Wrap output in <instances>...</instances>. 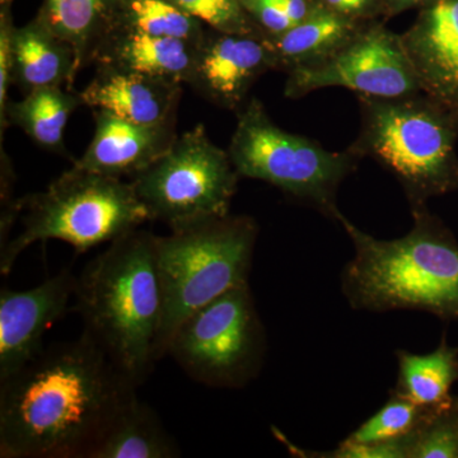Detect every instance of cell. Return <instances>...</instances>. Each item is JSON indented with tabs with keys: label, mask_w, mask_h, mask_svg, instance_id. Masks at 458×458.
Wrapping results in <instances>:
<instances>
[{
	"label": "cell",
	"mask_w": 458,
	"mask_h": 458,
	"mask_svg": "<svg viewBox=\"0 0 458 458\" xmlns=\"http://www.w3.org/2000/svg\"><path fill=\"white\" fill-rule=\"evenodd\" d=\"M137 388L84 334L45 346L0 381V457L89 458Z\"/></svg>",
	"instance_id": "obj_1"
},
{
	"label": "cell",
	"mask_w": 458,
	"mask_h": 458,
	"mask_svg": "<svg viewBox=\"0 0 458 458\" xmlns=\"http://www.w3.org/2000/svg\"><path fill=\"white\" fill-rule=\"evenodd\" d=\"M155 234L134 229L86 265L75 283L84 335L140 387L152 373L164 313Z\"/></svg>",
	"instance_id": "obj_2"
},
{
	"label": "cell",
	"mask_w": 458,
	"mask_h": 458,
	"mask_svg": "<svg viewBox=\"0 0 458 458\" xmlns=\"http://www.w3.org/2000/svg\"><path fill=\"white\" fill-rule=\"evenodd\" d=\"M412 213L411 231L388 241L340 218L354 246L342 271V293L357 311L412 310L458 319L457 240L426 205Z\"/></svg>",
	"instance_id": "obj_3"
},
{
	"label": "cell",
	"mask_w": 458,
	"mask_h": 458,
	"mask_svg": "<svg viewBox=\"0 0 458 458\" xmlns=\"http://www.w3.org/2000/svg\"><path fill=\"white\" fill-rule=\"evenodd\" d=\"M258 234L254 219L228 214L157 236L164 293L157 360L167 355L172 336L192 313L249 283Z\"/></svg>",
	"instance_id": "obj_4"
},
{
	"label": "cell",
	"mask_w": 458,
	"mask_h": 458,
	"mask_svg": "<svg viewBox=\"0 0 458 458\" xmlns=\"http://www.w3.org/2000/svg\"><path fill=\"white\" fill-rule=\"evenodd\" d=\"M20 204L23 228L0 251L2 276L11 273L18 256L32 243L64 241L84 254L150 221L131 182L75 165Z\"/></svg>",
	"instance_id": "obj_5"
},
{
	"label": "cell",
	"mask_w": 458,
	"mask_h": 458,
	"mask_svg": "<svg viewBox=\"0 0 458 458\" xmlns=\"http://www.w3.org/2000/svg\"><path fill=\"white\" fill-rule=\"evenodd\" d=\"M363 98L361 149L396 177L412 209L458 189V114L429 96Z\"/></svg>",
	"instance_id": "obj_6"
},
{
	"label": "cell",
	"mask_w": 458,
	"mask_h": 458,
	"mask_svg": "<svg viewBox=\"0 0 458 458\" xmlns=\"http://www.w3.org/2000/svg\"><path fill=\"white\" fill-rule=\"evenodd\" d=\"M228 155L237 174L276 186L289 197L340 221L336 192L355 167L352 155L328 152L271 122L258 99L238 119Z\"/></svg>",
	"instance_id": "obj_7"
},
{
	"label": "cell",
	"mask_w": 458,
	"mask_h": 458,
	"mask_svg": "<svg viewBox=\"0 0 458 458\" xmlns=\"http://www.w3.org/2000/svg\"><path fill=\"white\" fill-rule=\"evenodd\" d=\"M238 176L228 152L210 140L203 125H197L174 138L131 183L150 221L176 231L228 216Z\"/></svg>",
	"instance_id": "obj_8"
},
{
	"label": "cell",
	"mask_w": 458,
	"mask_h": 458,
	"mask_svg": "<svg viewBox=\"0 0 458 458\" xmlns=\"http://www.w3.org/2000/svg\"><path fill=\"white\" fill-rule=\"evenodd\" d=\"M267 334L250 283L186 318L168 344L180 369L198 384L242 388L260 375Z\"/></svg>",
	"instance_id": "obj_9"
},
{
	"label": "cell",
	"mask_w": 458,
	"mask_h": 458,
	"mask_svg": "<svg viewBox=\"0 0 458 458\" xmlns=\"http://www.w3.org/2000/svg\"><path fill=\"white\" fill-rule=\"evenodd\" d=\"M327 87L387 99L421 92L403 38L381 26L352 36L322 59L294 66L285 95L294 98Z\"/></svg>",
	"instance_id": "obj_10"
},
{
	"label": "cell",
	"mask_w": 458,
	"mask_h": 458,
	"mask_svg": "<svg viewBox=\"0 0 458 458\" xmlns=\"http://www.w3.org/2000/svg\"><path fill=\"white\" fill-rule=\"evenodd\" d=\"M77 276L64 269L25 292L0 291V381L14 375L45 348L42 337L68 311Z\"/></svg>",
	"instance_id": "obj_11"
},
{
	"label": "cell",
	"mask_w": 458,
	"mask_h": 458,
	"mask_svg": "<svg viewBox=\"0 0 458 458\" xmlns=\"http://www.w3.org/2000/svg\"><path fill=\"white\" fill-rule=\"evenodd\" d=\"M403 47L424 95L458 114V0H428Z\"/></svg>",
	"instance_id": "obj_12"
},
{
	"label": "cell",
	"mask_w": 458,
	"mask_h": 458,
	"mask_svg": "<svg viewBox=\"0 0 458 458\" xmlns=\"http://www.w3.org/2000/svg\"><path fill=\"white\" fill-rule=\"evenodd\" d=\"M274 60L270 44L245 33H225L201 42L190 82L212 101L232 108Z\"/></svg>",
	"instance_id": "obj_13"
},
{
	"label": "cell",
	"mask_w": 458,
	"mask_h": 458,
	"mask_svg": "<svg viewBox=\"0 0 458 458\" xmlns=\"http://www.w3.org/2000/svg\"><path fill=\"white\" fill-rule=\"evenodd\" d=\"M95 119L93 140L73 165L105 176H137L164 155L176 138L172 125H140L98 108Z\"/></svg>",
	"instance_id": "obj_14"
},
{
	"label": "cell",
	"mask_w": 458,
	"mask_h": 458,
	"mask_svg": "<svg viewBox=\"0 0 458 458\" xmlns=\"http://www.w3.org/2000/svg\"><path fill=\"white\" fill-rule=\"evenodd\" d=\"M84 105L147 126L172 125L180 84L111 66L81 93Z\"/></svg>",
	"instance_id": "obj_15"
},
{
	"label": "cell",
	"mask_w": 458,
	"mask_h": 458,
	"mask_svg": "<svg viewBox=\"0 0 458 458\" xmlns=\"http://www.w3.org/2000/svg\"><path fill=\"white\" fill-rule=\"evenodd\" d=\"M74 54L47 23L13 30V81L23 89L73 82Z\"/></svg>",
	"instance_id": "obj_16"
},
{
	"label": "cell",
	"mask_w": 458,
	"mask_h": 458,
	"mask_svg": "<svg viewBox=\"0 0 458 458\" xmlns=\"http://www.w3.org/2000/svg\"><path fill=\"white\" fill-rule=\"evenodd\" d=\"M177 442L149 405L135 397L96 445L89 458H176Z\"/></svg>",
	"instance_id": "obj_17"
},
{
	"label": "cell",
	"mask_w": 458,
	"mask_h": 458,
	"mask_svg": "<svg viewBox=\"0 0 458 458\" xmlns=\"http://www.w3.org/2000/svg\"><path fill=\"white\" fill-rule=\"evenodd\" d=\"M399 375L394 391L430 410L454 403L452 386L458 381V349L443 335L438 348L428 354L396 352Z\"/></svg>",
	"instance_id": "obj_18"
},
{
	"label": "cell",
	"mask_w": 458,
	"mask_h": 458,
	"mask_svg": "<svg viewBox=\"0 0 458 458\" xmlns=\"http://www.w3.org/2000/svg\"><path fill=\"white\" fill-rule=\"evenodd\" d=\"M201 42L131 31L117 44L116 66L180 84L191 78Z\"/></svg>",
	"instance_id": "obj_19"
},
{
	"label": "cell",
	"mask_w": 458,
	"mask_h": 458,
	"mask_svg": "<svg viewBox=\"0 0 458 458\" xmlns=\"http://www.w3.org/2000/svg\"><path fill=\"white\" fill-rule=\"evenodd\" d=\"M82 104L80 95L65 92L60 86L40 87L30 90L22 101L8 102L2 122L7 116L44 149L65 153L63 138L66 123Z\"/></svg>",
	"instance_id": "obj_20"
},
{
	"label": "cell",
	"mask_w": 458,
	"mask_h": 458,
	"mask_svg": "<svg viewBox=\"0 0 458 458\" xmlns=\"http://www.w3.org/2000/svg\"><path fill=\"white\" fill-rule=\"evenodd\" d=\"M354 26L333 9H316L303 22L270 42L276 59L294 66L316 62L351 40Z\"/></svg>",
	"instance_id": "obj_21"
},
{
	"label": "cell",
	"mask_w": 458,
	"mask_h": 458,
	"mask_svg": "<svg viewBox=\"0 0 458 458\" xmlns=\"http://www.w3.org/2000/svg\"><path fill=\"white\" fill-rule=\"evenodd\" d=\"M107 0H47V23L72 47L74 74L82 68L93 50Z\"/></svg>",
	"instance_id": "obj_22"
},
{
	"label": "cell",
	"mask_w": 458,
	"mask_h": 458,
	"mask_svg": "<svg viewBox=\"0 0 458 458\" xmlns=\"http://www.w3.org/2000/svg\"><path fill=\"white\" fill-rule=\"evenodd\" d=\"M437 411L423 408L393 390L387 403L344 441L372 445L403 438L417 432Z\"/></svg>",
	"instance_id": "obj_23"
},
{
	"label": "cell",
	"mask_w": 458,
	"mask_h": 458,
	"mask_svg": "<svg viewBox=\"0 0 458 458\" xmlns=\"http://www.w3.org/2000/svg\"><path fill=\"white\" fill-rule=\"evenodd\" d=\"M131 31L153 36L199 40L197 18L165 0H131Z\"/></svg>",
	"instance_id": "obj_24"
},
{
	"label": "cell",
	"mask_w": 458,
	"mask_h": 458,
	"mask_svg": "<svg viewBox=\"0 0 458 458\" xmlns=\"http://www.w3.org/2000/svg\"><path fill=\"white\" fill-rule=\"evenodd\" d=\"M411 458H458V396L419 428Z\"/></svg>",
	"instance_id": "obj_25"
},
{
	"label": "cell",
	"mask_w": 458,
	"mask_h": 458,
	"mask_svg": "<svg viewBox=\"0 0 458 458\" xmlns=\"http://www.w3.org/2000/svg\"><path fill=\"white\" fill-rule=\"evenodd\" d=\"M174 4L222 33H243L237 0H174Z\"/></svg>",
	"instance_id": "obj_26"
},
{
	"label": "cell",
	"mask_w": 458,
	"mask_h": 458,
	"mask_svg": "<svg viewBox=\"0 0 458 458\" xmlns=\"http://www.w3.org/2000/svg\"><path fill=\"white\" fill-rule=\"evenodd\" d=\"M13 30L3 20L0 30V113L8 105V89L13 81Z\"/></svg>",
	"instance_id": "obj_27"
},
{
	"label": "cell",
	"mask_w": 458,
	"mask_h": 458,
	"mask_svg": "<svg viewBox=\"0 0 458 458\" xmlns=\"http://www.w3.org/2000/svg\"><path fill=\"white\" fill-rule=\"evenodd\" d=\"M242 2L245 7L260 21L261 25L276 36L283 35L294 27L291 18L286 16L284 12L271 0H242Z\"/></svg>",
	"instance_id": "obj_28"
},
{
	"label": "cell",
	"mask_w": 458,
	"mask_h": 458,
	"mask_svg": "<svg viewBox=\"0 0 458 458\" xmlns=\"http://www.w3.org/2000/svg\"><path fill=\"white\" fill-rule=\"evenodd\" d=\"M271 2L276 3L286 16L291 18L294 26L303 22L312 13L307 4V0H271Z\"/></svg>",
	"instance_id": "obj_29"
},
{
	"label": "cell",
	"mask_w": 458,
	"mask_h": 458,
	"mask_svg": "<svg viewBox=\"0 0 458 458\" xmlns=\"http://www.w3.org/2000/svg\"><path fill=\"white\" fill-rule=\"evenodd\" d=\"M328 7L337 13L346 14L360 13L369 7L370 0H325Z\"/></svg>",
	"instance_id": "obj_30"
},
{
	"label": "cell",
	"mask_w": 458,
	"mask_h": 458,
	"mask_svg": "<svg viewBox=\"0 0 458 458\" xmlns=\"http://www.w3.org/2000/svg\"><path fill=\"white\" fill-rule=\"evenodd\" d=\"M427 2L428 0H390V5L394 11H401V9H406L417 4H424Z\"/></svg>",
	"instance_id": "obj_31"
}]
</instances>
